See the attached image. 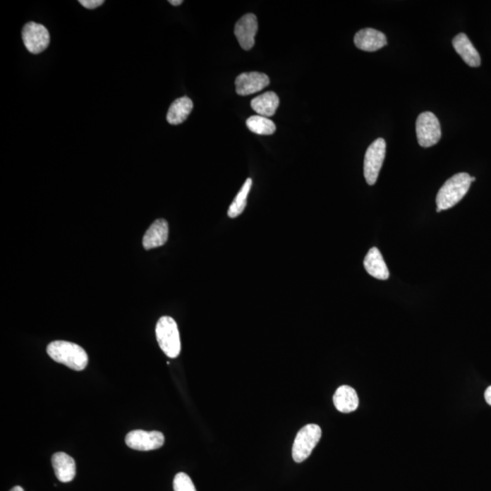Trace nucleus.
<instances>
[{"instance_id": "1", "label": "nucleus", "mask_w": 491, "mask_h": 491, "mask_svg": "<svg viewBox=\"0 0 491 491\" xmlns=\"http://www.w3.org/2000/svg\"><path fill=\"white\" fill-rule=\"evenodd\" d=\"M47 352L53 360L73 370H84L89 363L87 352L75 343L65 341H53L47 348Z\"/></svg>"}, {"instance_id": "2", "label": "nucleus", "mask_w": 491, "mask_h": 491, "mask_svg": "<svg viewBox=\"0 0 491 491\" xmlns=\"http://www.w3.org/2000/svg\"><path fill=\"white\" fill-rule=\"evenodd\" d=\"M471 177L468 173L462 172L453 176L444 183L437 195V209H451L462 200L470 190Z\"/></svg>"}, {"instance_id": "3", "label": "nucleus", "mask_w": 491, "mask_h": 491, "mask_svg": "<svg viewBox=\"0 0 491 491\" xmlns=\"http://www.w3.org/2000/svg\"><path fill=\"white\" fill-rule=\"evenodd\" d=\"M156 337L164 353L171 358L178 357L181 351V336L177 323L172 317H160L156 326Z\"/></svg>"}, {"instance_id": "4", "label": "nucleus", "mask_w": 491, "mask_h": 491, "mask_svg": "<svg viewBox=\"0 0 491 491\" xmlns=\"http://www.w3.org/2000/svg\"><path fill=\"white\" fill-rule=\"evenodd\" d=\"M321 434L320 427L316 424H308L298 431L292 447V458L295 462L301 463L310 457L320 440Z\"/></svg>"}, {"instance_id": "5", "label": "nucleus", "mask_w": 491, "mask_h": 491, "mask_svg": "<svg viewBox=\"0 0 491 491\" xmlns=\"http://www.w3.org/2000/svg\"><path fill=\"white\" fill-rule=\"evenodd\" d=\"M386 156V141L377 138L368 147L364 159V176L367 183L372 186L379 178Z\"/></svg>"}, {"instance_id": "6", "label": "nucleus", "mask_w": 491, "mask_h": 491, "mask_svg": "<svg viewBox=\"0 0 491 491\" xmlns=\"http://www.w3.org/2000/svg\"><path fill=\"white\" fill-rule=\"evenodd\" d=\"M416 132L418 144L423 147L434 146L442 138V128L439 119L430 111L421 113L418 116Z\"/></svg>"}, {"instance_id": "7", "label": "nucleus", "mask_w": 491, "mask_h": 491, "mask_svg": "<svg viewBox=\"0 0 491 491\" xmlns=\"http://www.w3.org/2000/svg\"><path fill=\"white\" fill-rule=\"evenodd\" d=\"M22 40L28 51L37 55L48 48L50 36L48 30L43 25L30 22L25 25L22 30Z\"/></svg>"}, {"instance_id": "8", "label": "nucleus", "mask_w": 491, "mask_h": 491, "mask_svg": "<svg viewBox=\"0 0 491 491\" xmlns=\"http://www.w3.org/2000/svg\"><path fill=\"white\" fill-rule=\"evenodd\" d=\"M165 443V437L159 431L133 430L126 436V444L131 449L140 451L162 448Z\"/></svg>"}, {"instance_id": "9", "label": "nucleus", "mask_w": 491, "mask_h": 491, "mask_svg": "<svg viewBox=\"0 0 491 491\" xmlns=\"http://www.w3.org/2000/svg\"><path fill=\"white\" fill-rule=\"evenodd\" d=\"M236 92L239 96H248L259 92L269 85V78L260 72H248L238 75L235 81Z\"/></svg>"}, {"instance_id": "10", "label": "nucleus", "mask_w": 491, "mask_h": 491, "mask_svg": "<svg viewBox=\"0 0 491 491\" xmlns=\"http://www.w3.org/2000/svg\"><path fill=\"white\" fill-rule=\"evenodd\" d=\"M257 28V17L254 14L245 15L237 22L234 32L242 49L250 50L253 48Z\"/></svg>"}, {"instance_id": "11", "label": "nucleus", "mask_w": 491, "mask_h": 491, "mask_svg": "<svg viewBox=\"0 0 491 491\" xmlns=\"http://www.w3.org/2000/svg\"><path fill=\"white\" fill-rule=\"evenodd\" d=\"M354 43L358 49L373 52L387 46L385 35L374 28H364L356 33Z\"/></svg>"}, {"instance_id": "12", "label": "nucleus", "mask_w": 491, "mask_h": 491, "mask_svg": "<svg viewBox=\"0 0 491 491\" xmlns=\"http://www.w3.org/2000/svg\"><path fill=\"white\" fill-rule=\"evenodd\" d=\"M452 45L466 64L472 68L480 67L481 64L480 53L472 45L467 35L464 33L457 35L452 40Z\"/></svg>"}, {"instance_id": "13", "label": "nucleus", "mask_w": 491, "mask_h": 491, "mask_svg": "<svg viewBox=\"0 0 491 491\" xmlns=\"http://www.w3.org/2000/svg\"><path fill=\"white\" fill-rule=\"evenodd\" d=\"M169 238V224L165 219H157L147 229L143 238L145 250L162 247Z\"/></svg>"}, {"instance_id": "14", "label": "nucleus", "mask_w": 491, "mask_h": 491, "mask_svg": "<svg viewBox=\"0 0 491 491\" xmlns=\"http://www.w3.org/2000/svg\"><path fill=\"white\" fill-rule=\"evenodd\" d=\"M52 466L59 480L67 483L75 476V462L73 458L64 452L55 453L52 457Z\"/></svg>"}, {"instance_id": "15", "label": "nucleus", "mask_w": 491, "mask_h": 491, "mask_svg": "<svg viewBox=\"0 0 491 491\" xmlns=\"http://www.w3.org/2000/svg\"><path fill=\"white\" fill-rule=\"evenodd\" d=\"M333 402L337 409L342 413H351L358 407V396L353 388L347 385L339 387L336 390Z\"/></svg>"}, {"instance_id": "16", "label": "nucleus", "mask_w": 491, "mask_h": 491, "mask_svg": "<svg viewBox=\"0 0 491 491\" xmlns=\"http://www.w3.org/2000/svg\"><path fill=\"white\" fill-rule=\"evenodd\" d=\"M364 267L370 276L377 279L387 280L389 272L380 251L377 248H370L364 260Z\"/></svg>"}, {"instance_id": "17", "label": "nucleus", "mask_w": 491, "mask_h": 491, "mask_svg": "<svg viewBox=\"0 0 491 491\" xmlns=\"http://www.w3.org/2000/svg\"><path fill=\"white\" fill-rule=\"evenodd\" d=\"M279 99L273 91L263 93L262 95L255 97L251 100V108L257 114L262 116H272L275 115L277 109L279 108Z\"/></svg>"}, {"instance_id": "18", "label": "nucleus", "mask_w": 491, "mask_h": 491, "mask_svg": "<svg viewBox=\"0 0 491 491\" xmlns=\"http://www.w3.org/2000/svg\"><path fill=\"white\" fill-rule=\"evenodd\" d=\"M192 109H193V102L190 97H179L171 104L166 114V121L171 125L181 124L190 116Z\"/></svg>"}, {"instance_id": "19", "label": "nucleus", "mask_w": 491, "mask_h": 491, "mask_svg": "<svg viewBox=\"0 0 491 491\" xmlns=\"http://www.w3.org/2000/svg\"><path fill=\"white\" fill-rule=\"evenodd\" d=\"M251 187H253V179L248 178L243 186H242L241 190H239L234 200H233L232 204L229 206L228 212L229 218H237L244 212L245 207L247 206L248 195L250 193Z\"/></svg>"}, {"instance_id": "20", "label": "nucleus", "mask_w": 491, "mask_h": 491, "mask_svg": "<svg viewBox=\"0 0 491 491\" xmlns=\"http://www.w3.org/2000/svg\"><path fill=\"white\" fill-rule=\"evenodd\" d=\"M248 130L257 135H272L276 131V125L269 119L262 116H253L247 119Z\"/></svg>"}, {"instance_id": "21", "label": "nucleus", "mask_w": 491, "mask_h": 491, "mask_svg": "<svg viewBox=\"0 0 491 491\" xmlns=\"http://www.w3.org/2000/svg\"><path fill=\"white\" fill-rule=\"evenodd\" d=\"M174 491H197L191 478L184 472H179L176 475L173 481Z\"/></svg>"}, {"instance_id": "22", "label": "nucleus", "mask_w": 491, "mask_h": 491, "mask_svg": "<svg viewBox=\"0 0 491 491\" xmlns=\"http://www.w3.org/2000/svg\"><path fill=\"white\" fill-rule=\"evenodd\" d=\"M78 3L87 9H95L104 4L103 0H80Z\"/></svg>"}, {"instance_id": "23", "label": "nucleus", "mask_w": 491, "mask_h": 491, "mask_svg": "<svg viewBox=\"0 0 491 491\" xmlns=\"http://www.w3.org/2000/svg\"><path fill=\"white\" fill-rule=\"evenodd\" d=\"M485 399H486L487 404L491 406V386L485 392Z\"/></svg>"}, {"instance_id": "24", "label": "nucleus", "mask_w": 491, "mask_h": 491, "mask_svg": "<svg viewBox=\"0 0 491 491\" xmlns=\"http://www.w3.org/2000/svg\"><path fill=\"white\" fill-rule=\"evenodd\" d=\"M169 2L171 3V4L173 6H179L181 5L182 3H183L182 0H169Z\"/></svg>"}, {"instance_id": "25", "label": "nucleus", "mask_w": 491, "mask_h": 491, "mask_svg": "<svg viewBox=\"0 0 491 491\" xmlns=\"http://www.w3.org/2000/svg\"><path fill=\"white\" fill-rule=\"evenodd\" d=\"M11 491H24V490L20 486H16Z\"/></svg>"}, {"instance_id": "26", "label": "nucleus", "mask_w": 491, "mask_h": 491, "mask_svg": "<svg viewBox=\"0 0 491 491\" xmlns=\"http://www.w3.org/2000/svg\"><path fill=\"white\" fill-rule=\"evenodd\" d=\"M475 181H476V178H475L474 177L471 178V182H474Z\"/></svg>"}]
</instances>
